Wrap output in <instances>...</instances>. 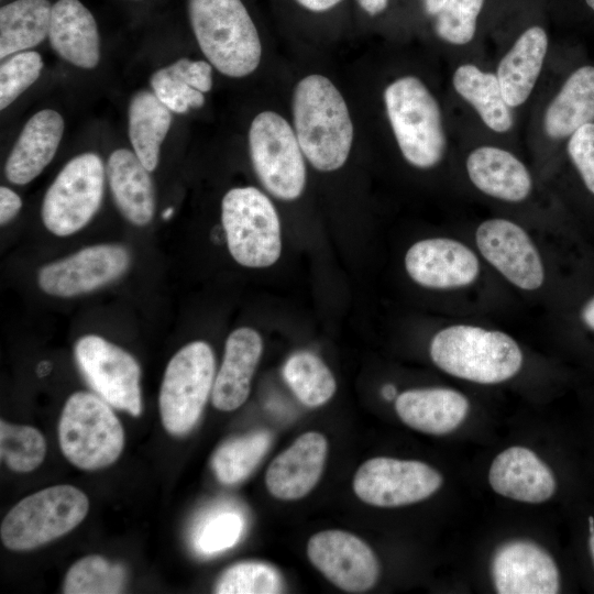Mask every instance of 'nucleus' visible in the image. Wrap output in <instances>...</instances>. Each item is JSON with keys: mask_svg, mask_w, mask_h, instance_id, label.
Returning <instances> with one entry per match:
<instances>
[{"mask_svg": "<svg viewBox=\"0 0 594 594\" xmlns=\"http://www.w3.org/2000/svg\"><path fill=\"white\" fill-rule=\"evenodd\" d=\"M293 124L307 161L318 170L333 172L346 162L353 143V123L346 102L326 76L311 74L293 94Z\"/></svg>", "mask_w": 594, "mask_h": 594, "instance_id": "obj_1", "label": "nucleus"}, {"mask_svg": "<svg viewBox=\"0 0 594 594\" xmlns=\"http://www.w3.org/2000/svg\"><path fill=\"white\" fill-rule=\"evenodd\" d=\"M187 9L197 43L218 72L241 78L258 67L262 43L242 0H188Z\"/></svg>", "mask_w": 594, "mask_h": 594, "instance_id": "obj_2", "label": "nucleus"}, {"mask_svg": "<svg viewBox=\"0 0 594 594\" xmlns=\"http://www.w3.org/2000/svg\"><path fill=\"white\" fill-rule=\"evenodd\" d=\"M430 356L446 373L479 384L507 381L522 364L521 350L512 337L470 324H454L437 332Z\"/></svg>", "mask_w": 594, "mask_h": 594, "instance_id": "obj_3", "label": "nucleus"}, {"mask_svg": "<svg viewBox=\"0 0 594 594\" xmlns=\"http://www.w3.org/2000/svg\"><path fill=\"white\" fill-rule=\"evenodd\" d=\"M386 113L405 160L418 168L436 166L446 150L440 108L417 77L404 76L384 91Z\"/></svg>", "mask_w": 594, "mask_h": 594, "instance_id": "obj_4", "label": "nucleus"}, {"mask_svg": "<svg viewBox=\"0 0 594 594\" xmlns=\"http://www.w3.org/2000/svg\"><path fill=\"white\" fill-rule=\"evenodd\" d=\"M58 442L73 465L94 471L118 460L124 447V430L107 402L95 394L77 392L62 410Z\"/></svg>", "mask_w": 594, "mask_h": 594, "instance_id": "obj_5", "label": "nucleus"}, {"mask_svg": "<svg viewBox=\"0 0 594 594\" xmlns=\"http://www.w3.org/2000/svg\"><path fill=\"white\" fill-rule=\"evenodd\" d=\"M88 510L87 495L75 486L44 488L21 499L4 516L1 541L13 551L35 549L73 530Z\"/></svg>", "mask_w": 594, "mask_h": 594, "instance_id": "obj_6", "label": "nucleus"}, {"mask_svg": "<svg viewBox=\"0 0 594 594\" xmlns=\"http://www.w3.org/2000/svg\"><path fill=\"white\" fill-rule=\"evenodd\" d=\"M221 221L229 252L239 264L262 268L279 258V217L260 189L252 186L230 189L222 199Z\"/></svg>", "mask_w": 594, "mask_h": 594, "instance_id": "obj_7", "label": "nucleus"}, {"mask_svg": "<svg viewBox=\"0 0 594 594\" xmlns=\"http://www.w3.org/2000/svg\"><path fill=\"white\" fill-rule=\"evenodd\" d=\"M215 377V355L208 343L194 341L174 354L158 397L161 419L167 432L183 436L195 427L212 392Z\"/></svg>", "mask_w": 594, "mask_h": 594, "instance_id": "obj_8", "label": "nucleus"}, {"mask_svg": "<svg viewBox=\"0 0 594 594\" xmlns=\"http://www.w3.org/2000/svg\"><path fill=\"white\" fill-rule=\"evenodd\" d=\"M249 150L253 168L271 195L290 201L302 194L305 155L286 119L272 110L260 112L250 125Z\"/></svg>", "mask_w": 594, "mask_h": 594, "instance_id": "obj_9", "label": "nucleus"}, {"mask_svg": "<svg viewBox=\"0 0 594 594\" xmlns=\"http://www.w3.org/2000/svg\"><path fill=\"white\" fill-rule=\"evenodd\" d=\"M106 173L96 153L72 158L44 196L41 217L45 228L57 237H68L82 229L101 205Z\"/></svg>", "mask_w": 594, "mask_h": 594, "instance_id": "obj_10", "label": "nucleus"}, {"mask_svg": "<svg viewBox=\"0 0 594 594\" xmlns=\"http://www.w3.org/2000/svg\"><path fill=\"white\" fill-rule=\"evenodd\" d=\"M76 363L89 386L110 406L136 417L142 413L141 369L125 350L97 334L74 348Z\"/></svg>", "mask_w": 594, "mask_h": 594, "instance_id": "obj_11", "label": "nucleus"}, {"mask_svg": "<svg viewBox=\"0 0 594 594\" xmlns=\"http://www.w3.org/2000/svg\"><path fill=\"white\" fill-rule=\"evenodd\" d=\"M441 484V474L430 465L387 457L366 460L353 479L355 495L377 507H398L424 501Z\"/></svg>", "mask_w": 594, "mask_h": 594, "instance_id": "obj_12", "label": "nucleus"}, {"mask_svg": "<svg viewBox=\"0 0 594 594\" xmlns=\"http://www.w3.org/2000/svg\"><path fill=\"white\" fill-rule=\"evenodd\" d=\"M130 265L129 251L119 244H97L42 266L40 288L51 296L74 297L103 287Z\"/></svg>", "mask_w": 594, "mask_h": 594, "instance_id": "obj_13", "label": "nucleus"}, {"mask_svg": "<svg viewBox=\"0 0 594 594\" xmlns=\"http://www.w3.org/2000/svg\"><path fill=\"white\" fill-rule=\"evenodd\" d=\"M307 554L332 584L349 593L370 590L378 578V562L367 543L343 530H323L310 537Z\"/></svg>", "mask_w": 594, "mask_h": 594, "instance_id": "obj_14", "label": "nucleus"}, {"mask_svg": "<svg viewBox=\"0 0 594 594\" xmlns=\"http://www.w3.org/2000/svg\"><path fill=\"white\" fill-rule=\"evenodd\" d=\"M475 240L484 258L512 284L524 290L542 285L540 254L520 226L506 219H490L479 226Z\"/></svg>", "mask_w": 594, "mask_h": 594, "instance_id": "obj_15", "label": "nucleus"}, {"mask_svg": "<svg viewBox=\"0 0 594 594\" xmlns=\"http://www.w3.org/2000/svg\"><path fill=\"white\" fill-rule=\"evenodd\" d=\"M492 578L499 594H556L560 575L552 557L529 540L501 544L492 560Z\"/></svg>", "mask_w": 594, "mask_h": 594, "instance_id": "obj_16", "label": "nucleus"}, {"mask_svg": "<svg viewBox=\"0 0 594 594\" xmlns=\"http://www.w3.org/2000/svg\"><path fill=\"white\" fill-rule=\"evenodd\" d=\"M405 268L420 286L451 289L472 284L479 275L480 264L465 244L448 238H431L408 249Z\"/></svg>", "mask_w": 594, "mask_h": 594, "instance_id": "obj_17", "label": "nucleus"}, {"mask_svg": "<svg viewBox=\"0 0 594 594\" xmlns=\"http://www.w3.org/2000/svg\"><path fill=\"white\" fill-rule=\"evenodd\" d=\"M328 452L327 439L319 432L300 435L270 464L265 474L268 492L282 501L306 496L318 483Z\"/></svg>", "mask_w": 594, "mask_h": 594, "instance_id": "obj_18", "label": "nucleus"}, {"mask_svg": "<svg viewBox=\"0 0 594 594\" xmlns=\"http://www.w3.org/2000/svg\"><path fill=\"white\" fill-rule=\"evenodd\" d=\"M262 352L263 341L256 330L242 327L229 334L211 392L218 410L232 411L245 403Z\"/></svg>", "mask_w": 594, "mask_h": 594, "instance_id": "obj_19", "label": "nucleus"}, {"mask_svg": "<svg viewBox=\"0 0 594 594\" xmlns=\"http://www.w3.org/2000/svg\"><path fill=\"white\" fill-rule=\"evenodd\" d=\"M488 481L499 495L525 503H542L556 491L551 470L524 447H510L501 452L490 468Z\"/></svg>", "mask_w": 594, "mask_h": 594, "instance_id": "obj_20", "label": "nucleus"}, {"mask_svg": "<svg viewBox=\"0 0 594 594\" xmlns=\"http://www.w3.org/2000/svg\"><path fill=\"white\" fill-rule=\"evenodd\" d=\"M64 128L63 117L53 109L33 114L7 158V179L14 185H25L37 177L55 156Z\"/></svg>", "mask_w": 594, "mask_h": 594, "instance_id": "obj_21", "label": "nucleus"}, {"mask_svg": "<svg viewBox=\"0 0 594 594\" xmlns=\"http://www.w3.org/2000/svg\"><path fill=\"white\" fill-rule=\"evenodd\" d=\"M52 48L68 63L85 69L100 59V37L95 16L79 0L53 3L48 30Z\"/></svg>", "mask_w": 594, "mask_h": 594, "instance_id": "obj_22", "label": "nucleus"}, {"mask_svg": "<svg viewBox=\"0 0 594 594\" xmlns=\"http://www.w3.org/2000/svg\"><path fill=\"white\" fill-rule=\"evenodd\" d=\"M395 409L410 428L430 435H446L465 419L469 400L450 388H417L398 395Z\"/></svg>", "mask_w": 594, "mask_h": 594, "instance_id": "obj_23", "label": "nucleus"}, {"mask_svg": "<svg viewBox=\"0 0 594 594\" xmlns=\"http://www.w3.org/2000/svg\"><path fill=\"white\" fill-rule=\"evenodd\" d=\"M107 176L114 202L134 226L150 223L155 210V193L150 170L128 148L113 151L107 164Z\"/></svg>", "mask_w": 594, "mask_h": 594, "instance_id": "obj_24", "label": "nucleus"}, {"mask_svg": "<svg viewBox=\"0 0 594 594\" xmlns=\"http://www.w3.org/2000/svg\"><path fill=\"white\" fill-rule=\"evenodd\" d=\"M466 169L477 189L504 201H521L531 190V177L525 165L498 147L474 150L466 160Z\"/></svg>", "mask_w": 594, "mask_h": 594, "instance_id": "obj_25", "label": "nucleus"}, {"mask_svg": "<svg viewBox=\"0 0 594 594\" xmlns=\"http://www.w3.org/2000/svg\"><path fill=\"white\" fill-rule=\"evenodd\" d=\"M548 48V37L540 26L527 29L501 61L497 78L509 107H518L530 96L539 77Z\"/></svg>", "mask_w": 594, "mask_h": 594, "instance_id": "obj_26", "label": "nucleus"}, {"mask_svg": "<svg viewBox=\"0 0 594 594\" xmlns=\"http://www.w3.org/2000/svg\"><path fill=\"white\" fill-rule=\"evenodd\" d=\"M594 121V67L583 66L570 75L549 105L543 120L552 139L572 135Z\"/></svg>", "mask_w": 594, "mask_h": 594, "instance_id": "obj_27", "label": "nucleus"}, {"mask_svg": "<svg viewBox=\"0 0 594 594\" xmlns=\"http://www.w3.org/2000/svg\"><path fill=\"white\" fill-rule=\"evenodd\" d=\"M128 117L133 152L153 172L157 167L161 145L173 121L172 111L153 91L140 90L130 100Z\"/></svg>", "mask_w": 594, "mask_h": 594, "instance_id": "obj_28", "label": "nucleus"}, {"mask_svg": "<svg viewBox=\"0 0 594 594\" xmlns=\"http://www.w3.org/2000/svg\"><path fill=\"white\" fill-rule=\"evenodd\" d=\"M50 0H14L0 9V58L32 48L48 36Z\"/></svg>", "mask_w": 594, "mask_h": 594, "instance_id": "obj_29", "label": "nucleus"}, {"mask_svg": "<svg viewBox=\"0 0 594 594\" xmlns=\"http://www.w3.org/2000/svg\"><path fill=\"white\" fill-rule=\"evenodd\" d=\"M453 87L475 108L490 129L503 133L513 127L512 110L503 97L496 75L465 64L455 70Z\"/></svg>", "mask_w": 594, "mask_h": 594, "instance_id": "obj_30", "label": "nucleus"}, {"mask_svg": "<svg viewBox=\"0 0 594 594\" xmlns=\"http://www.w3.org/2000/svg\"><path fill=\"white\" fill-rule=\"evenodd\" d=\"M284 378L299 399L308 407L326 404L336 393L337 382L324 362L308 351L294 353L283 369Z\"/></svg>", "mask_w": 594, "mask_h": 594, "instance_id": "obj_31", "label": "nucleus"}, {"mask_svg": "<svg viewBox=\"0 0 594 594\" xmlns=\"http://www.w3.org/2000/svg\"><path fill=\"white\" fill-rule=\"evenodd\" d=\"M271 442L272 436L265 430L226 441L212 458V469L218 481L233 485L245 480L262 461Z\"/></svg>", "mask_w": 594, "mask_h": 594, "instance_id": "obj_32", "label": "nucleus"}, {"mask_svg": "<svg viewBox=\"0 0 594 594\" xmlns=\"http://www.w3.org/2000/svg\"><path fill=\"white\" fill-rule=\"evenodd\" d=\"M127 583V570L120 563L90 554L76 561L67 571L63 584L66 594L121 593Z\"/></svg>", "mask_w": 594, "mask_h": 594, "instance_id": "obj_33", "label": "nucleus"}, {"mask_svg": "<svg viewBox=\"0 0 594 594\" xmlns=\"http://www.w3.org/2000/svg\"><path fill=\"white\" fill-rule=\"evenodd\" d=\"M46 441L35 428L0 421V457L6 465L18 473L38 468L46 455Z\"/></svg>", "mask_w": 594, "mask_h": 594, "instance_id": "obj_34", "label": "nucleus"}, {"mask_svg": "<svg viewBox=\"0 0 594 594\" xmlns=\"http://www.w3.org/2000/svg\"><path fill=\"white\" fill-rule=\"evenodd\" d=\"M283 590L279 573L263 562H239L229 566L217 580V594H275Z\"/></svg>", "mask_w": 594, "mask_h": 594, "instance_id": "obj_35", "label": "nucleus"}, {"mask_svg": "<svg viewBox=\"0 0 594 594\" xmlns=\"http://www.w3.org/2000/svg\"><path fill=\"white\" fill-rule=\"evenodd\" d=\"M42 56L35 51L13 54L0 66V109L4 110L41 75Z\"/></svg>", "mask_w": 594, "mask_h": 594, "instance_id": "obj_36", "label": "nucleus"}, {"mask_svg": "<svg viewBox=\"0 0 594 594\" xmlns=\"http://www.w3.org/2000/svg\"><path fill=\"white\" fill-rule=\"evenodd\" d=\"M484 0H448L436 14V33L455 45L469 43L476 30V20Z\"/></svg>", "mask_w": 594, "mask_h": 594, "instance_id": "obj_37", "label": "nucleus"}, {"mask_svg": "<svg viewBox=\"0 0 594 594\" xmlns=\"http://www.w3.org/2000/svg\"><path fill=\"white\" fill-rule=\"evenodd\" d=\"M151 87L155 96L175 113H186L190 108L205 105L204 92L186 84L168 66L152 75Z\"/></svg>", "mask_w": 594, "mask_h": 594, "instance_id": "obj_38", "label": "nucleus"}, {"mask_svg": "<svg viewBox=\"0 0 594 594\" xmlns=\"http://www.w3.org/2000/svg\"><path fill=\"white\" fill-rule=\"evenodd\" d=\"M243 531V519L233 512H223L209 518L196 537L197 549L206 554L231 548Z\"/></svg>", "mask_w": 594, "mask_h": 594, "instance_id": "obj_39", "label": "nucleus"}, {"mask_svg": "<svg viewBox=\"0 0 594 594\" xmlns=\"http://www.w3.org/2000/svg\"><path fill=\"white\" fill-rule=\"evenodd\" d=\"M568 152L586 188L594 194V123L584 124L571 135Z\"/></svg>", "mask_w": 594, "mask_h": 594, "instance_id": "obj_40", "label": "nucleus"}, {"mask_svg": "<svg viewBox=\"0 0 594 594\" xmlns=\"http://www.w3.org/2000/svg\"><path fill=\"white\" fill-rule=\"evenodd\" d=\"M168 67L193 88L208 92L212 87V65L205 61H191L183 57Z\"/></svg>", "mask_w": 594, "mask_h": 594, "instance_id": "obj_41", "label": "nucleus"}, {"mask_svg": "<svg viewBox=\"0 0 594 594\" xmlns=\"http://www.w3.org/2000/svg\"><path fill=\"white\" fill-rule=\"evenodd\" d=\"M22 200L12 189L1 186L0 188V222L1 226L10 222L20 211Z\"/></svg>", "mask_w": 594, "mask_h": 594, "instance_id": "obj_42", "label": "nucleus"}, {"mask_svg": "<svg viewBox=\"0 0 594 594\" xmlns=\"http://www.w3.org/2000/svg\"><path fill=\"white\" fill-rule=\"evenodd\" d=\"M302 8L312 12H324L337 7L343 0H295Z\"/></svg>", "mask_w": 594, "mask_h": 594, "instance_id": "obj_43", "label": "nucleus"}, {"mask_svg": "<svg viewBox=\"0 0 594 594\" xmlns=\"http://www.w3.org/2000/svg\"><path fill=\"white\" fill-rule=\"evenodd\" d=\"M360 7L370 15L383 12L388 4V0H356Z\"/></svg>", "mask_w": 594, "mask_h": 594, "instance_id": "obj_44", "label": "nucleus"}, {"mask_svg": "<svg viewBox=\"0 0 594 594\" xmlns=\"http://www.w3.org/2000/svg\"><path fill=\"white\" fill-rule=\"evenodd\" d=\"M584 322L594 330V297L590 299L582 310Z\"/></svg>", "mask_w": 594, "mask_h": 594, "instance_id": "obj_45", "label": "nucleus"}, {"mask_svg": "<svg viewBox=\"0 0 594 594\" xmlns=\"http://www.w3.org/2000/svg\"><path fill=\"white\" fill-rule=\"evenodd\" d=\"M448 0H424L427 13L436 15Z\"/></svg>", "mask_w": 594, "mask_h": 594, "instance_id": "obj_46", "label": "nucleus"}, {"mask_svg": "<svg viewBox=\"0 0 594 594\" xmlns=\"http://www.w3.org/2000/svg\"><path fill=\"white\" fill-rule=\"evenodd\" d=\"M395 386L387 384L382 388V395L386 400H393L396 397Z\"/></svg>", "mask_w": 594, "mask_h": 594, "instance_id": "obj_47", "label": "nucleus"}, {"mask_svg": "<svg viewBox=\"0 0 594 594\" xmlns=\"http://www.w3.org/2000/svg\"><path fill=\"white\" fill-rule=\"evenodd\" d=\"M50 371V367H48V363L47 362H43L38 365V374L41 376L47 374Z\"/></svg>", "mask_w": 594, "mask_h": 594, "instance_id": "obj_48", "label": "nucleus"}, {"mask_svg": "<svg viewBox=\"0 0 594 594\" xmlns=\"http://www.w3.org/2000/svg\"><path fill=\"white\" fill-rule=\"evenodd\" d=\"M588 546H590L591 556L594 562V530L590 532Z\"/></svg>", "mask_w": 594, "mask_h": 594, "instance_id": "obj_49", "label": "nucleus"}, {"mask_svg": "<svg viewBox=\"0 0 594 594\" xmlns=\"http://www.w3.org/2000/svg\"><path fill=\"white\" fill-rule=\"evenodd\" d=\"M174 213V209L172 207L165 209V211L162 213V217L164 220L169 219Z\"/></svg>", "mask_w": 594, "mask_h": 594, "instance_id": "obj_50", "label": "nucleus"}, {"mask_svg": "<svg viewBox=\"0 0 594 594\" xmlns=\"http://www.w3.org/2000/svg\"><path fill=\"white\" fill-rule=\"evenodd\" d=\"M588 522H590V532H592L594 530V518L592 516L588 517Z\"/></svg>", "mask_w": 594, "mask_h": 594, "instance_id": "obj_51", "label": "nucleus"}, {"mask_svg": "<svg viewBox=\"0 0 594 594\" xmlns=\"http://www.w3.org/2000/svg\"><path fill=\"white\" fill-rule=\"evenodd\" d=\"M585 1H586L587 6H588L592 10H594V0H585Z\"/></svg>", "mask_w": 594, "mask_h": 594, "instance_id": "obj_52", "label": "nucleus"}, {"mask_svg": "<svg viewBox=\"0 0 594 594\" xmlns=\"http://www.w3.org/2000/svg\"><path fill=\"white\" fill-rule=\"evenodd\" d=\"M133 1H140V0H133Z\"/></svg>", "mask_w": 594, "mask_h": 594, "instance_id": "obj_53", "label": "nucleus"}]
</instances>
